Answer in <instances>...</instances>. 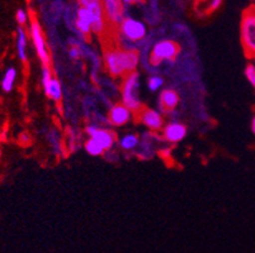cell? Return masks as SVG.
Wrapping results in <instances>:
<instances>
[{
    "instance_id": "obj_1",
    "label": "cell",
    "mask_w": 255,
    "mask_h": 253,
    "mask_svg": "<svg viewBox=\"0 0 255 253\" xmlns=\"http://www.w3.org/2000/svg\"><path fill=\"white\" fill-rule=\"evenodd\" d=\"M104 65L113 78H125L136 71L138 66V52L121 47H108L104 51Z\"/></svg>"
},
{
    "instance_id": "obj_2",
    "label": "cell",
    "mask_w": 255,
    "mask_h": 253,
    "mask_svg": "<svg viewBox=\"0 0 255 253\" xmlns=\"http://www.w3.org/2000/svg\"><path fill=\"white\" fill-rule=\"evenodd\" d=\"M240 34L245 53L250 59H255V5L249 6L243 13Z\"/></svg>"
},
{
    "instance_id": "obj_3",
    "label": "cell",
    "mask_w": 255,
    "mask_h": 253,
    "mask_svg": "<svg viewBox=\"0 0 255 253\" xmlns=\"http://www.w3.org/2000/svg\"><path fill=\"white\" fill-rule=\"evenodd\" d=\"M138 91H140V74L137 71H133V73L125 76L122 87H121L122 104L126 105L133 113L142 106L140 96H138Z\"/></svg>"
},
{
    "instance_id": "obj_4",
    "label": "cell",
    "mask_w": 255,
    "mask_h": 253,
    "mask_svg": "<svg viewBox=\"0 0 255 253\" xmlns=\"http://www.w3.org/2000/svg\"><path fill=\"white\" fill-rule=\"evenodd\" d=\"M29 18H31V23H29V34H31V38H32V42H33V46H34V50H36L37 52V56H38L39 61L42 62V66H50L51 57H50V52H48L45 36H43L42 28H41V25H39L38 20H37L34 14L29 15Z\"/></svg>"
},
{
    "instance_id": "obj_5",
    "label": "cell",
    "mask_w": 255,
    "mask_h": 253,
    "mask_svg": "<svg viewBox=\"0 0 255 253\" xmlns=\"http://www.w3.org/2000/svg\"><path fill=\"white\" fill-rule=\"evenodd\" d=\"M180 47L177 42L170 41V39H163L157 42L152 47L150 53V64L157 66L166 61H174L179 55Z\"/></svg>"
},
{
    "instance_id": "obj_6",
    "label": "cell",
    "mask_w": 255,
    "mask_h": 253,
    "mask_svg": "<svg viewBox=\"0 0 255 253\" xmlns=\"http://www.w3.org/2000/svg\"><path fill=\"white\" fill-rule=\"evenodd\" d=\"M136 122L145 125L146 128H149L152 132H159L164 128V117L161 111H157L155 109L145 108L141 106L137 111L133 113Z\"/></svg>"
},
{
    "instance_id": "obj_7",
    "label": "cell",
    "mask_w": 255,
    "mask_h": 253,
    "mask_svg": "<svg viewBox=\"0 0 255 253\" xmlns=\"http://www.w3.org/2000/svg\"><path fill=\"white\" fill-rule=\"evenodd\" d=\"M120 33L129 42H140L146 37L147 29L146 25L141 20L133 19V18L125 17L122 23L120 24Z\"/></svg>"
},
{
    "instance_id": "obj_8",
    "label": "cell",
    "mask_w": 255,
    "mask_h": 253,
    "mask_svg": "<svg viewBox=\"0 0 255 253\" xmlns=\"http://www.w3.org/2000/svg\"><path fill=\"white\" fill-rule=\"evenodd\" d=\"M107 23L113 28H118L125 18V5L122 0H102Z\"/></svg>"
},
{
    "instance_id": "obj_9",
    "label": "cell",
    "mask_w": 255,
    "mask_h": 253,
    "mask_svg": "<svg viewBox=\"0 0 255 253\" xmlns=\"http://www.w3.org/2000/svg\"><path fill=\"white\" fill-rule=\"evenodd\" d=\"M85 132H87L89 138L96 139L97 142H98L106 151L112 150L113 146L116 145V141H117L116 134L113 133L112 131L106 128H101L99 125H88Z\"/></svg>"
},
{
    "instance_id": "obj_10",
    "label": "cell",
    "mask_w": 255,
    "mask_h": 253,
    "mask_svg": "<svg viewBox=\"0 0 255 253\" xmlns=\"http://www.w3.org/2000/svg\"><path fill=\"white\" fill-rule=\"evenodd\" d=\"M133 118V111L122 103L115 104L108 113V123L113 127H124Z\"/></svg>"
},
{
    "instance_id": "obj_11",
    "label": "cell",
    "mask_w": 255,
    "mask_h": 253,
    "mask_svg": "<svg viewBox=\"0 0 255 253\" xmlns=\"http://www.w3.org/2000/svg\"><path fill=\"white\" fill-rule=\"evenodd\" d=\"M187 136V127L183 123L170 122L163 128V137L169 143H179Z\"/></svg>"
},
{
    "instance_id": "obj_12",
    "label": "cell",
    "mask_w": 255,
    "mask_h": 253,
    "mask_svg": "<svg viewBox=\"0 0 255 253\" xmlns=\"http://www.w3.org/2000/svg\"><path fill=\"white\" fill-rule=\"evenodd\" d=\"M179 104V95L171 89H165L160 92L159 108L164 114H170Z\"/></svg>"
},
{
    "instance_id": "obj_13",
    "label": "cell",
    "mask_w": 255,
    "mask_h": 253,
    "mask_svg": "<svg viewBox=\"0 0 255 253\" xmlns=\"http://www.w3.org/2000/svg\"><path fill=\"white\" fill-rule=\"evenodd\" d=\"M15 50H17L18 59L24 65L28 64V38H27V31L24 27L17 28V38H15Z\"/></svg>"
},
{
    "instance_id": "obj_14",
    "label": "cell",
    "mask_w": 255,
    "mask_h": 253,
    "mask_svg": "<svg viewBox=\"0 0 255 253\" xmlns=\"http://www.w3.org/2000/svg\"><path fill=\"white\" fill-rule=\"evenodd\" d=\"M76 28L78 31L85 37H89L93 33L92 29V15L90 11L85 6H79L78 14H76Z\"/></svg>"
},
{
    "instance_id": "obj_15",
    "label": "cell",
    "mask_w": 255,
    "mask_h": 253,
    "mask_svg": "<svg viewBox=\"0 0 255 253\" xmlns=\"http://www.w3.org/2000/svg\"><path fill=\"white\" fill-rule=\"evenodd\" d=\"M45 91L46 96L50 97L51 100H53L56 104H61L62 100V87L60 81L57 80L56 78L51 79L50 84H48L47 86L43 89Z\"/></svg>"
},
{
    "instance_id": "obj_16",
    "label": "cell",
    "mask_w": 255,
    "mask_h": 253,
    "mask_svg": "<svg viewBox=\"0 0 255 253\" xmlns=\"http://www.w3.org/2000/svg\"><path fill=\"white\" fill-rule=\"evenodd\" d=\"M18 78V71L14 66H10L5 70L3 79H1V90L4 92H10L14 89L15 80Z\"/></svg>"
},
{
    "instance_id": "obj_17",
    "label": "cell",
    "mask_w": 255,
    "mask_h": 253,
    "mask_svg": "<svg viewBox=\"0 0 255 253\" xmlns=\"http://www.w3.org/2000/svg\"><path fill=\"white\" fill-rule=\"evenodd\" d=\"M138 142H140V138L137 134L128 133L120 139V147L124 151H132L137 147Z\"/></svg>"
},
{
    "instance_id": "obj_18",
    "label": "cell",
    "mask_w": 255,
    "mask_h": 253,
    "mask_svg": "<svg viewBox=\"0 0 255 253\" xmlns=\"http://www.w3.org/2000/svg\"><path fill=\"white\" fill-rule=\"evenodd\" d=\"M84 148H85V151L89 153L90 156H94V157L103 156L104 153L107 152V151L104 150V148L102 147L98 142H97L96 139H93V138L88 139L84 145Z\"/></svg>"
},
{
    "instance_id": "obj_19",
    "label": "cell",
    "mask_w": 255,
    "mask_h": 253,
    "mask_svg": "<svg viewBox=\"0 0 255 253\" xmlns=\"http://www.w3.org/2000/svg\"><path fill=\"white\" fill-rule=\"evenodd\" d=\"M163 85H164V79L161 78V76L154 75L147 80V87H149L150 91L152 92L157 91V90L163 86Z\"/></svg>"
},
{
    "instance_id": "obj_20",
    "label": "cell",
    "mask_w": 255,
    "mask_h": 253,
    "mask_svg": "<svg viewBox=\"0 0 255 253\" xmlns=\"http://www.w3.org/2000/svg\"><path fill=\"white\" fill-rule=\"evenodd\" d=\"M28 19H29L28 11L24 10L23 8L18 9L17 13H15V20H17V23L19 24V27H24V25L27 24V22H28Z\"/></svg>"
},
{
    "instance_id": "obj_21",
    "label": "cell",
    "mask_w": 255,
    "mask_h": 253,
    "mask_svg": "<svg viewBox=\"0 0 255 253\" xmlns=\"http://www.w3.org/2000/svg\"><path fill=\"white\" fill-rule=\"evenodd\" d=\"M245 76L249 84L255 89V65L249 64L245 67Z\"/></svg>"
},
{
    "instance_id": "obj_22",
    "label": "cell",
    "mask_w": 255,
    "mask_h": 253,
    "mask_svg": "<svg viewBox=\"0 0 255 253\" xmlns=\"http://www.w3.org/2000/svg\"><path fill=\"white\" fill-rule=\"evenodd\" d=\"M69 55H70V57L73 60H79L83 56L82 47L79 45H73L70 47V50H69Z\"/></svg>"
},
{
    "instance_id": "obj_23",
    "label": "cell",
    "mask_w": 255,
    "mask_h": 253,
    "mask_svg": "<svg viewBox=\"0 0 255 253\" xmlns=\"http://www.w3.org/2000/svg\"><path fill=\"white\" fill-rule=\"evenodd\" d=\"M222 1H224V0H208L207 11L212 13V11L217 10V9L222 5Z\"/></svg>"
},
{
    "instance_id": "obj_24",
    "label": "cell",
    "mask_w": 255,
    "mask_h": 253,
    "mask_svg": "<svg viewBox=\"0 0 255 253\" xmlns=\"http://www.w3.org/2000/svg\"><path fill=\"white\" fill-rule=\"evenodd\" d=\"M97 1H102V0H78V3L80 4V6H88L93 3H97Z\"/></svg>"
},
{
    "instance_id": "obj_25",
    "label": "cell",
    "mask_w": 255,
    "mask_h": 253,
    "mask_svg": "<svg viewBox=\"0 0 255 253\" xmlns=\"http://www.w3.org/2000/svg\"><path fill=\"white\" fill-rule=\"evenodd\" d=\"M22 141H24V145H25V143H28L29 141H31V136H29L28 133H22V134H20L19 142H22Z\"/></svg>"
},
{
    "instance_id": "obj_26",
    "label": "cell",
    "mask_w": 255,
    "mask_h": 253,
    "mask_svg": "<svg viewBox=\"0 0 255 253\" xmlns=\"http://www.w3.org/2000/svg\"><path fill=\"white\" fill-rule=\"evenodd\" d=\"M142 1H143V0H122L124 5H132V4L142 3Z\"/></svg>"
},
{
    "instance_id": "obj_27",
    "label": "cell",
    "mask_w": 255,
    "mask_h": 253,
    "mask_svg": "<svg viewBox=\"0 0 255 253\" xmlns=\"http://www.w3.org/2000/svg\"><path fill=\"white\" fill-rule=\"evenodd\" d=\"M252 131H253V133L255 134V117L253 118V120H252Z\"/></svg>"
},
{
    "instance_id": "obj_28",
    "label": "cell",
    "mask_w": 255,
    "mask_h": 253,
    "mask_svg": "<svg viewBox=\"0 0 255 253\" xmlns=\"http://www.w3.org/2000/svg\"><path fill=\"white\" fill-rule=\"evenodd\" d=\"M253 1H254V5H255V0H253Z\"/></svg>"
}]
</instances>
